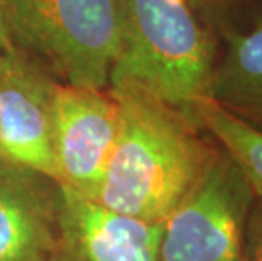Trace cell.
Segmentation results:
<instances>
[{"mask_svg": "<svg viewBox=\"0 0 262 261\" xmlns=\"http://www.w3.org/2000/svg\"><path fill=\"white\" fill-rule=\"evenodd\" d=\"M194 121L235 161L255 197L262 198V131L232 115L213 101L198 105Z\"/></svg>", "mask_w": 262, "mask_h": 261, "instance_id": "cell-10", "label": "cell"}, {"mask_svg": "<svg viewBox=\"0 0 262 261\" xmlns=\"http://www.w3.org/2000/svg\"><path fill=\"white\" fill-rule=\"evenodd\" d=\"M14 48L15 46H14V43H12V39H10V36H9L7 26H5L2 14H0V56L5 54L7 51H10V49H14Z\"/></svg>", "mask_w": 262, "mask_h": 261, "instance_id": "cell-13", "label": "cell"}, {"mask_svg": "<svg viewBox=\"0 0 262 261\" xmlns=\"http://www.w3.org/2000/svg\"><path fill=\"white\" fill-rule=\"evenodd\" d=\"M260 2L262 0H193L198 10L210 14L219 27L232 24V17L235 14H245L249 10L257 12Z\"/></svg>", "mask_w": 262, "mask_h": 261, "instance_id": "cell-11", "label": "cell"}, {"mask_svg": "<svg viewBox=\"0 0 262 261\" xmlns=\"http://www.w3.org/2000/svg\"><path fill=\"white\" fill-rule=\"evenodd\" d=\"M119 102L108 88L61 83L54 97V180L97 200L119 134Z\"/></svg>", "mask_w": 262, "mask_h": 261, "instance_id": "cell-5", "label": "cell"}, {"mask_svg": "<svg viewBox=\"0 0 262 261\" xmlns=\"http://www.w3.org/2000/svg\"><path fill=\"white\" fill-rule=\"evenodd\" d=\"M59 82L14 48L0 56V159L54 178V97Z\"/></svg>", "mask_w": 262, "mask_h": 261, "instance_id": "cell-6", "label": "cell"}, {"mask_svg": "<svg viewBox=\"0 0 262 261\" xmlns=\"http://www.w3.org/2000/svg\"><path fill=\"white\" fill-rule=\"evenodd\" d=\"M255 193L220 148L206 173L161 222L159 261H242Z\"/></svg>", "mask_w": 262, "mask_h": 261, "instance_id": "cell-4", "label": "cell"}, {"mask_svg": "<svg viewBox=\"0 0 262 261\" xmlns=\"http://www.w3.org/2000/svg\"><path fill=\"white\" fill-rule=\"evenodd\" d=\"M14 46L66 85L108 88L125 0H0Z\"/></svg>", "mask_w": 262, "mask_h": 261, "instance_id": "cell-3", "label": "cell"}, {"mask_svg": "<svg viewBox=\"0 0 262 261\" xmlns=\"http://www.w3.org/2000/svg\"><path fill=\"white\" fill-rule=\"evenodd\" d=\"M220 56L210 98L262 131V14L247 26H220Z\"/></svg>", "mask_w": 262, "mask_h": 261, "instance_id": "cell-9", "label": "cell"}, {"mask_svg": "<svg viewBox=\"0 0 262 261\" xmlns=\"http://www.w3.org/2000/svg\"><path fill=\"white\" fill-rule=\"evenodd\" d=\"M108 90L119 102L120 124L97 200L159 224L206 173L220 146L191 117L141 88Z\"/></svg>", "mask_w": 262, "mask_h": 261, "instance_id": "cell-1", "label": "cell"}, {"mask_svg": "<svg viewBox=\"0 0 262 261\" xmlns=\"http://www.w3.org/2000/svg\"><path fill=\"white\" fill-rule=\"evenodd\" d=\"M219 56V32L193 0H125L108 87H137L194 121L198 105L211 101Z\"/></svg>", "mask_w": 262, "mask_h": 261, "instance_id": "cell-2", "label": "cell"}, {"mask_svg": "<svg viewBox=\"0 0 262 261\" xmlns=\"http://www.w3.org/2000/svg\"><path fill=\"white\" fill-rule=\"evenodd\" d=\"M63 200L53 176L0 159V261H54Z\"/></svg>", "mask_w": 262, "mask_h": 261, "instance_id": "cell-7", "label": "cell"}, {"mask_svg": "<svg viewBox=\"0 0 262 261\" xmlns=\"http://www.w3.org/2000/svg\"><path fill=\"white\" fill-rule=\"evenodd\" d=\"M159 229L64 190L54 261H159Z\"/></svg>", "mask_w": 262, "mask_h": 261, "instance_id": "cell-8", "label": "cell"}, {"mask_svg": "<svg viewBox=\"0 0 262 261\" xmlns=\"http://www.w3.org/2000/svg\"><path fill=\"white\" fill-rule=\"evenodd\" d=\"M242 261H262V198H255L250 210Z\"/></svg>", "mask_w": 262, "mask_h": 261, "instance_id": "cell-12", "label": "cell"}]
</instances>
